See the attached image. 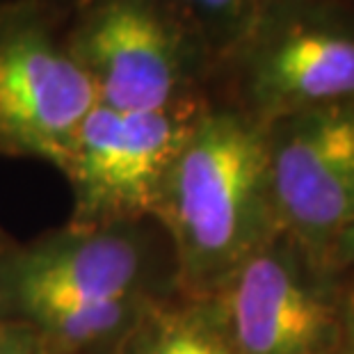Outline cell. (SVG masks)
<instances>
[{"label": "cell", "instance_id": "obj_11", "mask_svg": "<svg viewBox=\"0 0 354 354\" xmlns=\"http://www.w3.org/2000/svg\"><path fill=\"white\" fill-rule=\"evenodd\" d=\"M0 354H50L37 338L17 325H0Z\"/></svg>", "mask_w": 354, "mask_h": 354}, {"label": "cell", "instance_id": "obj_6", "mask_svg": "<svg viewBox=\"0 0 354 354\" xmlns=\"http://www.w3.org/2000/svg\"><path fill=\"white\" fill-rule=\"evenodd\" d=\"M64 26L66 14L46 0H0V153L37 158L59 171L99 103Z\"/></svg>", "mask_w": 354, "mask_h": 354}, {"label": "cell", "instance_id": "obj_12", "mask_svg": "<svg viewBox=\"0 0 354 354\" xmlns=\"http://www.w3.org/2000/svg\"><path fill=\"white\" fill-rule=\"evenodd\" d=\"M331 261L341 270H354V222L336 238L331 247Z\"/></svg>", "mask_w": 354, "mask_h": 354}, {"label": "cell", "instance_id": "obj_8", "mask_svg": "<svg viewBox=\"0 0 354 354\" xmlns=\"http://www.w3.org/2000/svg\"><path fill=\"white\" fill-rule=\"evenodd\" d=\"M277 229L320 259L354 222V101L266 124Z\"/></svg>", "mask_w": 354, "mask_h": 354}, {"label": "cell", "instance_id": "obj_2", "mask_svg": "<svg viewBox=\"0 0 354 354\" xmlns=\"http://www.w3.org/2000/svg\"><path fill=\"white\" fill-rule=\"evenodd\" d=\"M210 96L261 124L354 101V5L274 0L217 66Z\"/></svg>", "mask_w": 354, "mask_h": 354}, {"label": "cell", "instance_id": "obj_3", "mask_svg": "<svg viewBox=\"0 0 354 354\" xmlns=\"http://www.w3.org/2000/svg\"><path fill=\"white\" fill-rule=\"evenodd\" d=\"M176 292L167 233L145 220L71 227L0 259V320L26 325L66 308Z\"/></svg>", "mask_w": 354, "mask_h": 354}, {"label": "cell", "instance_id": "obj_9", "mask_svg": "<svg viewBox=\"0 0 354 354\" xmlns=\"http://www.w3.org/2000/svg\"><path fill=\"white\" fill-rule=\"evenodd\" d=\"M115 354H238L213 297L180 292L158 299L124 336Z\"/></svg>", "mask_w": 354, "mask_h": 354}, {"label": "cell", "instance_id": "obj_15", "mask_svg": "<svg viewBox=\"0 0 354 354\" xmlns=\"http://www.w3.org/2000/svg\"><path fill=\"white\" fill-rule=\"evenodd\" d=\"M338 3H348V5H354V0H338Z\"/></svg>", "mask_w": 354, "mask_h": 354}, {"label": "cell", "instance_id": "obj_10", "mask_svg": "<svg viewBox=\"0 0 354 354\" xmlns=\"http://www.w3.org/2000/svg\"><path fill=\"white\" fill-rule=\"evenodd\" d=\"M194 30L213 62V73L245 39L274 0H169Z\"/></svg>", "mask_w": 354, "mask_h": 354}, {"label": "cell", "instance_id": "obj_7", "mask_svg": "<svg viewBox=\"0 0 354 354\" xmlns=\"http://www.w3.org/2000/svg\"><path fill=\"white\" fill-rule=\"evenodd\" d=\"M208 101L210 94L149 112L96 103L62 169L76 197L73 227L153 220L165 178Z\"/></svg>", "mask_w": 354, "mask_h": 354}, {"label": "cell", "instance_id": "obj_1", "mask_svg": "<svg viewBox=\"0 0 354 354\" xmlns=\"http://www.w3.org/2000/svg\"><path fill=\"white\" fill-rule=\"evenodd\" d=\"M153 220L171 245L176 290L213 295L279 231L266 124L210 96L165 178Z\"/></svg>", "mask_w": 354, "mask_h": 354}, {"label": "cell", "instance_id": "obj_4", "mask_svg": "<svg viewBox=\"0 0 354 354\" xmlns=\"http://www.w3.org/2000/svg\"><path fill=\"white\" fill-rule=\"evenodd\" d=\"M64 37L96 101L112 110H165L210 94V55L169 0H85Z\"/></svg>", "mask_w": 354, "mask_h": 354}, {"label": "cell", "instance_id": "obj_14", "mask_svg": "<svg viewBox=\"0 0 354 354\" xmlns=\"http://www.w3.org/2000/svg\"><path fill=\"white\" fill-rule=\"evenodd\" d=\"M46 3L55 7L57 12H62V14L69 17V14L76 10V7H80L82 3H85V0H46Z\"/></svg>", "mask_w": 354, "mask_h": 354}, {"label": "cell", "instance_id": "obj_13", "mask_svg": "<svg viewBox=\"0 0 354 354\" xmlns=\"http://www.w3.org/2000/svg\"><path fill=\"white\" fill-rule=\"evenodd\" d=\"M354 354V270H350L348 281V304H345V352Z\"/></svg>", "mask_w": 354, "mask_h": 354}, {"label": "cell", "instance_id": "obj_16", "mask_svg": "<svg viewBox=\"0 0 354 354\" xmlns=\"http://www.w3.org/2000/svg\"><path fill=\"white\" fill-rule=\"evenodd\" d=\"M0 325H3V320H0Z\"/></svg>", "mask_w": 354, "mask_h": 354}, {"label": "cell", "instance_id": "obj_5", "mask_svg": "<svg viewBox=\"0 0 354 354\" xmlns=\"http://www.w3.org/2000/svg\"><path fill=\"white\" fill-rule=\"evenodd\" d=\"M350 270L277 231L213 295L238 354H343Z\"/></svg>", "mask_w": 354, "mask_h": 354}]
</instances>
